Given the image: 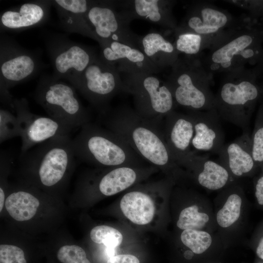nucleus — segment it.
<instances>
[{"instance_id": "28", "label": "nucleus", "mask_w": 263, "mask_h": 263, "mask_svg": "<svg viewBox=\"0 0 263 263\" xmlns=\"http://www.w3.org/2000/svg\"><path fill=\"white\" fill-rule=\"evenodd\" d=\"M181 240L185 245L197 254L204 252L212 243V238L208 233L197 229L184 230Z\"/></svg>"}, {"instance_id": "39", "label": "nucleus", "mask_w": 263, "mask_h": 263, "mask_svg": "<svg viewBox=\"0 0 263 263\" xmlns=\"http://www.w3.org/2000/svg\"><path fill=\"white\" fill-rule=\"evenodd\" d=\"M5 199V193L4 190L0 188V211L1 212L3 207Z\"/></svg>"}, {"instance_id": "20", "label": "nucleus", "mask_w": 263, "mask_h": 263, "mask_svg": "<svg viewBox=\"0 0 263 263\" xmlns=\"http://www.w3.org/2000/svg\"><path fill=\"white\" fill-rule=\"evenodd\" d=\"M125 216L134 224L139 225L150 223L154 216L155 207L150 197L140 191L125 194L120 203Z\"/></svg>"}, {"instance_id": "15", "label": "nucleus", "mask_w": 263, "mask_h": 263, "mask_svg": "<svg viewBox=\"0 0 263 263\" xmlns=\"http://www.w3.org/2000/svg\"><path fill=\"white\" fill-rule=\"evenodd\" d=\"M194 125L191 146L198 150L218 154L224 145L225 135L221 118L215 109L189 113Z\"/></svg>"}, {"instance_id": "3", "label": "nucleus", "mask_w": 263, "mask_h": 263, "mask_svg": "<svg viewBox=\"0 0 263 263\" xmlns=\"http://www.w3.org/2000/svg\"><path fill=\"white\" fill-rule=\"evenodd\" d=\"M34 98L49 116L72 131L90 122V113L78 98L75 89L53 75H41Z\"/></svg>"}, {"instance_id": "2", "label": "nucleus", "mask_w": 263, "mask_h": 263, "mask_svg": "<svg viewBox=\"0 0 263 263\" xmlns=\"http://www.w3.org/2000/svg\"><path fill=\"white\" fill-rule=\"evenodd\" d=\"M72 139L76 158L102 167H134L142 159L116 133L96 124L89 122L80 128Z\"/></svg>"}, {"instance_id": "35", "label": "nucleus", "mask_w": 263, "mask_h": 263, "mask_svg": "<svg viewBox=\"0 0 263 263\" xmlns=\"http://www.w3.org/2000/svg\"><path fill=\"white\" fill-rule=\"evenodd\" d=\"M0 263H27L23 251L9 244L0 245Z\"/></svg>"}, {"instance_id": "27", "label": "nucleus", "mask_w": 263, "mask_h": 263, "mask_svg": "<svg viewBox=\"0 0 263 263\" xmlns=\"http://www.w3.org/2000/svg\"><path fill=\"white\" fill-rule=\"evenodd\" d=\"M242 199L236 193L230 194L223 207L217 212L216 219L218 225L227 227L236 222L240 215Z\"/></svg>"}, {"instance_id": "23", "label": "nucleus", "mask_w": 263, "mask_h": 263, "mask_svg": "<svg viewBox=\"0 0 263 263\" xmlns=\"http://www.w3.org/2000/svg\"><path fill=\"white\" fill-rule=\"evenodd\" d=\"M139 48L159 69L167 64V56L174 51L173 45L161 34L155 32L140 38Z\"/></svg>"}, {"instance_id": "31", "label": "nucleus", "mask_w": 263, "mask_h": 263, "mask_svg": "<svg viewBox=\"0 0 263 263\" xmlns=\"http://www.w3.org/2000/svg\"><path fill=\"white\" fill-rule=\"evenodd\" d=\"M252 153L258 166L263 163V104L258 112L251 136Z\"/></svg>"}, {"instance_id": "25", "label": "nucleus", "mask_w": 263, "mask_h": 263, "mask_svg": "<svg viewBox=\"0 0 263 263\" xmlns=\"http://www.w3.org/2000/svg\"><path fill=\"white\" fill-rule=\"evenodd\" d=\"M133 18H141L157 24L164 25L166 22L165 1L159 0H135L132 1Z\"/></svg>"}, {"instance_id": "18", "label": "nucleus", "mask_w": 263, "mask_h": 263, "mask_svg": "<svg viewBox=\"0 0 263 263\" xmlns=\"http://www.w3.org/2000/svg\"><path fill=\"white\" fill-rule=\"evenodd\" d=\"M180 165L196 171L198 183L209 190L223 188L230 179L229 172L220 162L197 155L193 151Z\"/></svg>"}, {"instance_id": "12", "label": "nucleus", "mask_w": 263, "mask_h": 263, "mask_svg": "<svg viewBox=\"0 0 263 263\" xmlns=\"http://www.w3.org/2000/svg\"><path fill=\"white\" fill-rule=\"evenodd\" d=\"M100 58L115 67L118 72L127 75L159 72L155 66L140 49L133 45L116 41L101 42Z\"/></svg>"}, {"instance_id": "4", "label": "nucleus", "mask_w": 263, "mask_h": 263, "mask_svg": "<svg viewBox=\"0 0 263 263\" xmlns=\"http://www.w3.org/2000/svg\"><path fill=\"white\" fill-rule=\"evenodd\" d=\"M76 158L70 136L48 140L20 155L24 167L36 172L39 183L48 188L60 183Z\"/></svg>"}, {"instance_id": "24", "label": "nucleus", "mask_w": 263, "mask_h": 263, "mask_svg": "<svg viewBox=\"0 0 263 263\" xmlns=\"http://www.w3.org/2000/svg\"><path fill=\"white\" fill-rule=\"evenodd\" d=\"M39 205L38 200L30 193L19 190L6 198L5 208L9 215L18 221H27L36 214Z\"/></svg>"}, {"instance_id": "30", "label": "nucleus", "mask_w": 263, "mask_h": 263, "mask_svg": "<svg viewBox=\"0 0 263 263\" xmlns=\"http://www.w3.org/2000/svg\"><path fill=\"white\" fill-rule=\"evenodd\" d=\"M91 240L95 243L104 244L109 248L119 245L123 240L122 234L116 229L108 225L95 226L90 232Z\"/></svg>"}, {"instance_id": "21", "label": "nucleus", "mask_w": 263, "mask_h": 263, "mask_svg": "<svg viewBox=\"0 0 263 263\" xmlns=\"http://www.w3.org/2000/svg\"><path fill=\"white\" fill-rule=\"evenodd\" d=\"M260 37L258 35H244L239 37L214 52L212 60L226 68L230 66L234 55H240L246 59L254 58L259 53Z\"/></svg>"}, {"instance_id": "1", "label": "nucleus", "mask_w": 263, "mask_h": 263, "mask_svg": "<svg viewBox=\"0 0 263 263\" xmlns=\"http://www.w3.org/2000/svg\"><path fill=\"white\" fill-rule=\"evenodd\" d=\"M101 116L105 128L121 137L142 159L162 168L178 165L158 124L126 107L110 110Z\"/></svg>"}, {"instance_id": "37", "label": "nucleus", "mask_w": 263, "mask_h": 263, "mask_svg": "<svg viewBox=\"0 0 263 263\" xmlns=\"http://www.w3.org/2000/svg\"><path fill=\"white\" fill-rule=\"evenodd\" d=\"M255 194L259 204L263 205V174L256 182Z\"/></svg>"}, {"instance_id": "11", "label": "nucleus", "mask_w": 263, "mask_h": 263, "mask_svg": "<svg viewBox=\"0 0 263 263\" xmlns=\"http://www.w3.org/2000/svg\"><path fill=\"white\" fill-rule=\"evenodd\" d=\"M13 110L16 113L21 139L20 155L48 140L70 136L72 131L54 118L31 112L27 100L14 99Z\"/></svg>"}, {"instance_id": "19", "label": "nucleus", "mask_w": 263, "mask_h": 263, "mask_svg": "<svg viewBox=\"0 0 263 263\" xmlns=\"http://www.w3.org/2000/svg\"><path fill=\"white\" fill-rule=\"evenodd\" d=\"M169 87L174 101L182 106L193 110L194 111L207 108L211 110L208 106L211 109H214L208 103L207 93L196 86L191 76L187 73H182L179 75L174 85Z\"/></svg>"}, {"instance_id": "36", "label": "nucleus", "mask_w": 263, "mask_h": 263, "mask_svg": "<svg viewBox=\"0 0 263 263\" xmlns=\"http://www.w3.org/2000/svg\"><path fill=\"white\" fill-rule=\"evenodd\" d=\"M107 263H140L135 256L130 254H120L110 257Z\"/></svg>"}, {"instance_id": "10", "label": "nucleus", "mask_w": 263, "mask_h": 263, "mask_svg": "<svg viewBox=\"0 0 263 263\" xmlns=\"http://www.w3.org/2000/svg\"><path fill=\"white\" fill-rule=\"evenodd\" d=\"M259 87L253 81L228 82L222 87L216 111L220 118L249 132L250 118L260 96Z\"/></svg>"}, {"instance_id": "33", "label": "nucleus", "mask_w": 263, "mask_h": 263, "mask_svg": "<svg viewBox=\"0 0 263 263\" xmlns=\"http://www.w3.org/2000/svg\"><path fill=\"white\" fill-rule=\"evenodd\" d=\"M57 258L62 263H91L83 249L76 245L62 246L57 252Z\"/></svg>"}, {"instance_id": "8", "label": "nucleus", "mask_w": 263, "mask_h": 263, "mask_svg": "<svg viewBox=\"0 0 263 263\" xmlns=\"http://www.w3.org/2000/svg\"><path fill=\"white\" fill-rule=\"evenodd\" d=\"M45 45L53 69V75L72 85L98 56L92 48L73 41L63 34L49 33Z\"/></svg>"}, {"instance_id": "5", "label": "nucleus", "mask_w": 263, "mask_h": 263, "mask_svg": "<svg viewBox=\"0 0 263 263\" xmlns=\"http://www.w3.org/2000/svg\"><path fill=\"white\" fill-rule=\"evenodd\" d=\"M42 64L37 53L26 49L12 38L0 36V101L13 109L14 98L9 90L35 76Z\"/></svg>"}, {"instance_id": "13", "label": "nucleus", "mask_w": 263, "mask_h": 263, "mask_svg": "<svg viewBox=\"0 0 263 263\" xmlns=\"http://www.w3.org/2000/svg\"><path fill=\"white\" fill-rule=\"evenodd\" d=\"M52 0H33L3 11L0 32H18L42 25L48 20Z\"/></svg>"}, {"instance_id": "6", "label": "nucleus", "mask_w": 263, "mask_h": 263, "mask_svg": "<svg viewBox=\"0 0 263 263\" xmlns=\"http://www.w3.org/2000/svg\"><path fill=\"white\" fill-rule=\"evenodd\" d=\"M123 82L127 92L133 95L134 110L141 117L158 124L173 111L174 100L169 85L153 74L127 75Z\"/></svg>"}, {"instance_id": "9", "label": "nucleus", "mask_w": 263, "mask_h": 263, "mask_svg": "<svg viewBox=\"0 0 263 263\" xmlns=\"http://www.w3.org/2000/svg\"><path fill=\"white\" fill-rule=\"evenodd\" d=\"M132 18L130 11L118 13L114 2L109 1L92 0L86 13L88 24L99 43L116 41L139 47L140 38L129 28Z\"/></svg>"}, {"instance_id": "17", "label": "nucleus", "mask_w": 263, "mask_h": 263, "mask_svg": "<svg viewBox=\"0 0 263 263\" xmlns=\"http://www.w3.org/2000/svg\"><path fill=\"white\" fill-rule=\"evenodd\" d=\"M92 2V0H52V5L56 9L60 26L65 31L97 41L86 19Z\"/></svg>"}, {"instance_id": "38", "label": "nucleus", "mask_w": 263, "mask_h": 263, "mask_svg": "<svg viewBox=\"0 0 263 263\" xmlns=\"http://www.w3.org/2000/svg\"><path fill=\"white\" fill-rule=\"evenodd\" d=\"M258 256L263 260V237L260 240L256 249Z\"/></svg>"}, {"instance_id": "14", "label": "nucleus", "mask_w": 263, "mask_h": 263, "mask_svg": "<svg viewBox=\"0 0 263 263\" xmlns=\"http://www.w3.org/2000/svg\"><path fill=\"white\" fill-rule=\"evenodd\" d=\"M163 131L174 160L180 165L192 151L190 148L194 131L191 116L171 111L165 117Z\"/></svg>"}, {"instance_id": "26", "label": "nucleus", "mask_w": 263, "mask_h": 263, "mask_svg": "<svg viewBox=\"0 0 263 263\" xmlns=\"http://www.w3.org/2000/svg\"><path fill=\"white\" fill-rule=\"evenodd\" d=\"M201 13L203 20L199 17H192L188 21L189 27L198 34L215 33L227 22L225 15L218 10L206 8Z\"/></svg>"}, {"instance_id": "16", "label": "nucleus", "mask_w": 263, "mask_h": 263, "mask_svg": "<svg viewBox=\"0 0 263 263\" xmlns=\"http://www.w3.org/2000/svg\"><path fill=\"white\" fill-rule=\"evenodd\" d=\"M220 163L236 176L249 174L258 166L252 153V143L249 132L232 142L224 145L218 154Z\"/></svg>"}, {"instance_id": "29", "label": "nucleus", "mask_w": 263, "mask_h": 263, "mask_svg": "<svg viewBox=\"0 0 263 263\" xmlns=\"http://www.w3.org/2000/svg\"><path fill=\"white\" fill-rule=\"evenodd\" d=\"M209 220L208 215L198 211L196 205L187 207L180 213L177 226L181 229H199L205 226Z\"/></svg>"}, {"instance_id": "22", "label": "nucleus", "mask_w": 263, "mask_h": 263, "mask_svg": "<svg viewBox=\"0 0 263 263\" xmlns=\"http://www.w3.org/2000/svg\"><path fill=\"white\" fill-rule=\"evenodd\" d=\"M135 167H113L99 179V191L109 196L118 193L132 186L136 182L138 174Z\"/></svg>"}, {"instance_id": "7", "label": "nucleus", "mask_w": 263, "mask_h": 263, "mask_svg": "<svg viewBox=\"0 0 263 263\" xmlns=\"http://www.w3.org/2000/svg\"><path fill=\"white\" fill-rule=\"evenodd\" d=\"M119 73L98 56L72 85L102 116L110 110V101L116 94L127 92Z\"/></svg>"}, {"instance_id": "32", "label": "nucleus", "mask_w": 263, "mask_h": 263, "mask_svg": "<svg viewBox=\"0 0 263 263\" xmlns=\"http://www.w3.org/2000/svg\"><path fill=\"white\" fill-rule=\"evenodd\" d=\"M20 136V129L16 115L1 108L0 110V142Z\"/></svg>"}, {"instance_id": "34", "label": "nucleus", "mask_w": 263, "mask_h": 263, "mask_svg": "<svg viewBox=\"0 0 263 263\" xmlns=\"http://www.w3.org/2000/svg\"><path fill=\"white\" fill-rule=\"evenodd\" d=\"M201 37L192 33L180 34L176 40V49L187 54H195L198 52L201 45Z\"/></svg>"}]
</instances>
